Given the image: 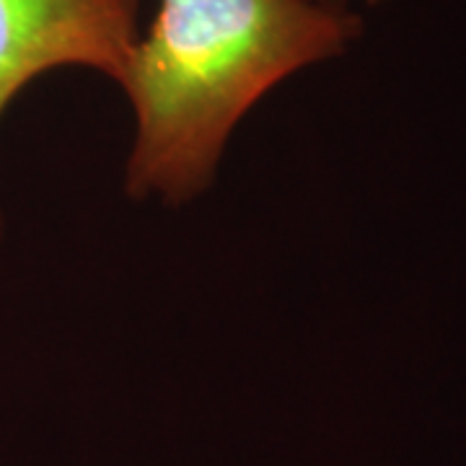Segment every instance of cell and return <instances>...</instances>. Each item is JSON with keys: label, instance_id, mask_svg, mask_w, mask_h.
Masks as SVG:
<instances>
[{"label": "cell", "instance_id": "obj_3", "mask_svg": "<svg viewBox=\"0 0 466 466\" xmlns=\"http://www.w3.org/2000/svg\"><path fill=\"white\" fill-rule=\"evenodd\" d=\"M314 3H321V5H339L342 8L345 0H314ZM368 3H376V0H368Z\"/></svg>", "mask_w": 466, "mask_h": 466}, {"label": "cell", "instance_id": "obj_2", "mask_svg": "<svg viewBox=\"0 0 466 466\" xmlns=\"http://www.w3.org/2000/svg\"><path fill=\"white\" fill-rule=\"evenodd\" d=\"M140 0H0V116L39 76L91 67L122 81Z\"/></svg>", "mask_w": 466, "mask_h": 466}, {"label": "cell", "instance_id": "obj_1", "mask_svg": "<svg viewBox=\"0 0 466 466\" xmlns=\"http://www.w3.org/2000/svg\"><path fill=\"white\" fill-rule=\"evenodd\" d=\"M358 34V16L314 0H158L119 81L137 122L127 192L192 200L241 116Z\"/></svg>", "mask_w": 466, "mask_h": 466}]
</instances>
